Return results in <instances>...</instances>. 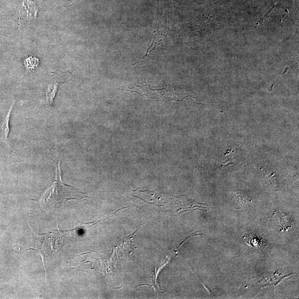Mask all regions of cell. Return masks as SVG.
Masks as SVG:
<instances>
[{"mask_svg": "<svg viewBox=\"0 0 299 299\" xmlns=\"http://www.w3.org/2000/svg\"><path fill=\"white\" fill-rule=\"evenodd\" d=\"M61 161L58 162L56 170L54 183L48 187L36 201L45 208L59 209L63 207L69 200H74L82 203L88 197L77 188L64 184L61 178Z\"/></svg>", "mask_w": 299, "mask_h": 299, "instance_id": "cell-1", "label": "cell"}, {"mask_svg": "<svg viewBox=\"0 0 299 299\" xmlns=\"http://www.w3.org/2000/svg\"><path fill=\"white\" fill-rule=\"evenodd\" d=\"M63 83H59L57 82H55L50 84L48 86L46 89L47 98V101L50 102L51 105L53 103L57 89Z\"/></svg>", "mask_w": 299, "mask_h": 299, "instance_id": "cell-3", "label": "cell"}, {"mask_svg": "<svg viewBox=\"0 0 299 299\" xmlns=\"http://www.w3.org/2000/svg\"><path fill=\"white\" fill-rule=\"evenodd\" d=\"M15 102L12 104L11 107L4 118L3 120L0 122V141H3L9 144L8 136L10 133L9 121L10 119L11 113L13 107L14 106Z\"/></svg>", "mask_w": 299, "mask_h": 299, "instance_id": "cell-2", "label": "cell"}]
</instances>
